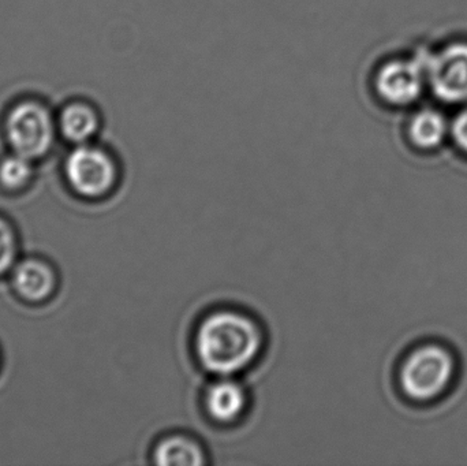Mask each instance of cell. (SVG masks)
<instances>
[{
  "mask_svg": "<svg viewBox=\"0 0 467 466\" xmlns=\"http://www.w3.org/2000/svg\"><path fill=\"white\" fill-rule=\"evenodd\" d=\"M263 328L250 315L218 309L202 320L194 334V355L205 372L215 378L235 377L263 353Z\"/></svg>",
  "mask_w": 467,
  "mask_h": 466,
  "instance_id": "cell-1",
  "label": "cell"
},
{
  "mask_svg": "<svg viewBox=\"0 0 467 466\" xmlns=\"http://www.w3.org/2000/svg\"><path fill=\"white\" fill-rule=\"evenodd\" d=\"M5 137L14 152L35 161L51 150L55 123L51 112L35 100L16 104L5 118Z\"/></svg>",
  "mask_w": 467,
  "mask_h": 466,
  "instance_id": "cell-2",
  "label": "cell"
},
{
  "mask_svg": "<svg viewBox=\"0 0 467 466\" xmlns=\"http://www.w3.org/2000/svg\"><path fill=\"white\" fill-rule=\"evenodd\" d=\"M454 374V361L443 347H425L405 361L400 372L403 391L419 401L443 393Z\"/></svg>",
  "mask_w": 467,
  "mask_h": 466,
  "instance_id": "cell-3",
  "label": "cell"
},
{
  "mask_svg": "<svg viewBox=\"0 0 467 466\" xmlns=\"http://www.w3.org/2000/svg\"><path fill=\"white\" fill-rule=\"evenodd\" d=\"M66 177L77 193L98 199L114 191L118 166L103 148L81 144L66 161Z\"/></svg>",
  "mask_w": 467,
  "mask_h": 466,
  "instance_id": "cell-4",
  "label": "cell"
},
{
  "mask_svg": "<svg viewBox=\"0 0 467 466\" xmlns=\"http://www.w3.org/2000/svg\"><path fill=\"white\" fill-rule=\"evenodd\" d=\"M427 60H391L376 74L379 96L392 106H408L420 98L427 78Z\"/></svg>",
  "mask_w": 467,
  "mask_h": 466,
  "instance_id": "cell-5",
  "label": "cell"
},
{
  "mask_svg": "<svg viewBox=\"0 0 467 466\" xmlns=\"http://www.w3.org/2000/svg\"><path fill=\"white\" fill-rule=\"evenodd\" d=\"M433 92L447 103L467 100V44H452L427 60Z\"/></svg>",
  "mask_w": 467,
  "mask_h": 466,
  "instance_id": "cell-6",
  "label": "cell"
},
{
  "mask_svg": "<svg viewBox=\"0 0 467 466\" xmlns=\"http://www.w3.org/2000/svg\"><path fill=\"white\" fill-rule=\"evenodd\" d=\"M249 407L246 388L234 377L216 378L202 394V408L211 421L230 426L244 418Z\"/></svg>",
  "mask_w": 467,
  "mask_h": 466,
  "instance_id": "cell-7",
  "label": "cell"
},
{
  "mask_svg": "<svg viewBox=\"0 0 467 466\" xmlns=\"http://www.w3.org/2000/svg\"><path fill=\"white\" fill-rule=\"evenodd\" d=\"M152 462L159 466H202L207 464V454L194 438L172 434L153 448Z\"/></svg>",
  "mask_w": 467,
  "mask_h": 466,
  "instance_id": "cell-8",
  "label": "cell"
},
{
  "mask_svg": "<svg viewBox=\"0 0 467 466\" xmlns=\"http://www.w3.org/2000/svg\"><path fill=\"white\" fill-rule=\"evenodd\" d=\"M59 129L67 141L87 144L100 129V117L89 103L73 101L60 112Z\"/></svg>",
  "mask_w": 467,
  "mask_h": 466,
  "instance_id": "cell-9",
  "label": "cell"
},
{
  "mask_svg": "<svg viewBox=\"0 0 467 466\" xmlns=\"http://www.w3.org/2000/svg\"><path fill=\"white\" fill-rule=\"evenodd\" d=\"M14 287L25 300H46L55 287V276L51 268L38 260H26L14 270Z\"/></svg>",
  "mask_w": 467,
  "mask_h": 466,
  "instance_id": "cell-10",
  "label": "cell"
},
{
  "mask_svg": "<svg viewBox=\"0 0 467 466\" xmlns=\"http://www.w3.org/2000/svg\"><path fill=\"white\" fill-rule=\"evenodd\" d=\"M447 122L441 112L433 109L420 111L411 120L410 136L414 144L421 148H435L443 141Z\"/></svg>",
  "mask_w": 467,
  "mask_h": 466,
  "instance_id": "cell-11",
  "label": "cell"
},
{
  "mask_svg": "<svg viewBox=\"0 0 467 466\" xmlns=\"http://www.w3.org/2000/svg\"><path fill=\"white\" fill-rule=\"evenodd\" d=\"M30 159L18 155L7 156L0 163V182L8 189H18L26 185L32 177V163Z\"/></svg>",
  "mask_w": 467,
  "mask_h": 466,
  "instance_id": "cell-12",
  "label": "cell"
},
{
  "mask_svg": "<svg viewBox=\"0 0 467 466\" xmlns=\"http://www.w3.org/2000/svg\"><path fill=\"white\" fill-rule=\"evenodd\" d=\"M16 254V235L7 222L0 219V274L13 265Z\"/></svg>",
  "mask_w": 467,
  "mask_h": 466,
  "instance_id": "cell-13",
  "label": "cell"
},
{
  "mask_svg": "<svg viewBox=\"0 0 467 466\" xmlns=\"http://www.w3.org/2000/svg\"><path fill=\"white\" fill-rule=\"evenodd\" d=\"M452 131H454V137L458 144L467 150V109L458 115Z\"/></svg>",
  "mask_w": 467,
  "mask_h": 466,
  "instance_id": "cell-14",
  "label": "cell"
}]
</instances>
